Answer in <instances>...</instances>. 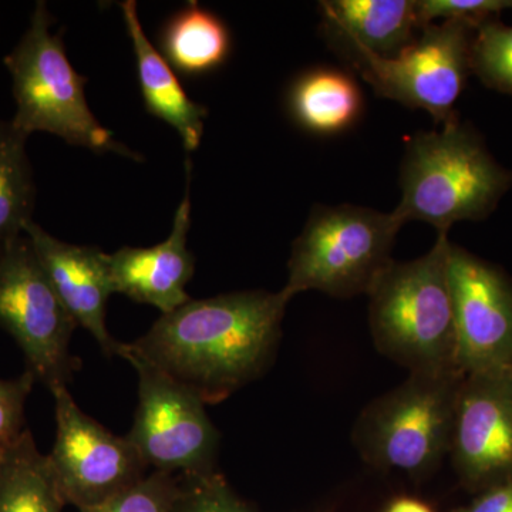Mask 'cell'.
Returning a JSON list of instances; mask_svg holds the SVG:
<instances>
[{
	"label": "cell",
	"mask_w": 512,
	"mask_h": 512,
	"mask_svg": "<svg viewBox=\"0 0 512 512\" xmlns=\"http://www.w3.org/2000/svg\"><path fill=\"white\" fill-rule=\"evenodd\" d=\"M289 301L282 291L191 299L130 346L205 404L222 402L274 359Z\"/></svg>",
	"instance_id": "6da1fadb"
},
{
	"label": "cell",
	"mask_w": 512,
	"mask_h": 512,
	"mask_svg": "<svg viewBox=\"0 0 512 512\" xmlns=\"http://www.w3.org/2000/svg\"><path fill=\"white\" fill-rule=\"evenodd\" d=\"M511 185V171L495 161L480 134L454 120L407 141L402 200L393 211L404 224L426 222L448 234L457 222L490 217Z\"/></svg>",
	"instance_id": "7a4b0ae2"
},
{
	"label": "cell",
	"mask_w": 512,
	"mask_h": 512,
	"mask_svg": "<svg viewBox=\"0 0 512 512\" xmlns=\"http://www.w3.org/2000/svg\"><path fill=\"white\" fill-rule=\"evenodd\" d=\"M448 247V235H437L427 254L393 261L367 293L376 349L410 373L460 370Z\"/></svg>",
	"instance_id": "3957f363"
},
{
	"label": "cell",
	"mask_w": 512,
	"mask_h": 512,
	"mask_svg": "<svg viewBox=\"0 0 512 512\" xmlns=\"http://www.w3.org/2000/svg\"><path fill=\"white\" fill-rule=\"evenodd\" d=\"M53 22L46 3L37 2L28 30L5 57L18 106L10 123L28 137L45 131L74 146L136 160L137 154L117 143L94 117L84 94L87 79L67 59L62 32H50Z\"/></svg>",
	"instance_id": "277c9868"
},
{
	"label": "cell",
	"mask_w": 512,
	"mask_h": 512,
	"mask_svg": "<svg viewBox=\"0 0 512 512\" xmlns=\"http://www.w3.org/2000/svg\"><path fill=\"white\" fill-rule=\"evenodd\" d=\"M460 370L416 372L367 404L352 440L370 466L420 477L450 454Z\"/></svg>",
	"instance_id": "5b68a950"
},
{
	"label": "cell",
	"mask_w": 512,
	"mask_h": 512,
	"mask_svg": "<svg viewBox=\"0 0 512 512\" xmlns=\"http://www.w3.org/2000/svg\"><path fill=\"white\" fill-rule=\"evenodd\" d=\"M403 225L394 211L316 207L293 242L282 292L289 299L308 291L333 298L367 295L394 261L393 245Z\"/></svg>",
	"instance_id": "8992f818"
},
{
	"label": "cell",
	"mask_w": 512,
	"mask_h": 512,
	"mask_svg": "<svg viewBox=\"0 0 512 512\" xmlns=\"http://www.w3.org/2000/svg\"><path fill=\"white\" fill-rule=\"evenodd\" d=\"M116 355L126 359L138 376V407L127 439L147 467L185 477L214 473L220 434L205 403L146 357L120 343Z\"/></svg>",
	"instance_id": "52a82bcc"
},
{
	"label": "cell",
	"mask_w": 512,
	"mask_h": 512,
	"mask_svg": "<svg viewBox=\"0 0 512 512\" xmlns=\"http://www.w3.org/2000/svg\"><path fill=\"white\" fill-rule=\"evenodd\" d=\"M0 326L16 340L36 380L50 390L67 386L76 365L69 346L77 325L26 234L0 251Z\"/></svg>",
	"instance_id": "ba28073f"
},
{
	"label": "cell",
	"mask_w": 512,
	"mask_h": 512,
	"mask_svg": "<svg viewBox=\"0 0 512 512\" xmlns=\"http://www.w3.org/2000/svg\"><path fill=\"white\" fill-rule=\"evenodd\" d=\"M393 57L353 50L363 79L384 99L410 109L426 110L436 123L457 120L458 97L471 73L474 26L464 20H443L426 26Z\"/></svg>",
	"instance_id": "9c48e42d"
},
{
	"label": "cell",
	"mask_w": 512,
	"mask_h": 512,
	"mask_svg": "<svg viewBox=\"0 0 512 512\" xmlns=\"http://www.w3.org/2000/svg\"><path fill=\"white\" fill-rule=\"evenodd\" d=\"M50 392L55 397L56 441L47 457L64 503L92 510L146 477L147 464L127 437L114 436L87 416L67 386Z\"/></svg>",
	"instance_id": "30bf717a"
},
{
	"label": "cell",
	"mask_w": 512,
	"mask_h": 512,
	"mask_svg": "<svg viewBox=\"0 0 512 512\" xmlns=\"http://www.w3.org/2000/svg\"><path fill=\"white\" fill-rule=\"evenodd\" d=\"M448 281L453 296L457 366L464 375L512 365V282L495 266L451 244Z\"/></svg>",
	"instance_id": "8fae6325"
},
{
	"label": "cell",
	"mask_w": 512,
	"mask_h": 512,
	"mask_svg": "<svg viewBox=\"0 0 512 512\" xmlns=\"http://www.w3.org/2000/svg\"><path fill=\"white\" fill-rule=\"evenodd\" d=\"M458 477L487 490L512 481V369L464 377L450 448Z\"/></svg>",
	"instance_id": "7c38bea8"
},
{
	"label": "cell",
	"mask_w": 512,
	"mask_h": 512,
	"mask_svg": "<svg viewBox=\"0 0 512 512\" xmlns=\"http://www.w3.org/2000/svg\"><path fill=\"white\" fill-rule=\"evenodd\" d=\"M25 234L76 325L86 329L106 355H116L120 342L111 338L106 326L107 301L114 293L109 255L97 247L60 241L33 221Z\"/></svg>",
	"instance_id": "4fadbf2b"
},
{
	"label": "cell",
	"mask_w": 512,
	"mask_h": 512,
	"mask_svg": "<svg viewBox=\"0 0 512 512\" xmlns=\"http://www.w3.org/2000/svg\"><path fill=\"white\" fill-rule=\"evenodd\" d=\"M187 190L175 212L168 238L151 248L124 247L109 255L114 293L154 306L161 315L191 301L185 286L194 275V256L187 247L191 225V163L187 161Z\"/></svg>",
	"instance_id": "5bb4252c"
},
{
	"label": "cell",
	"mask_w": 512,
	"mask_h": 512,
	"mask_svg": "<svg viewBox=\"0 0 512 512\" xmlns=\"http://www.w3.org/2000/svg\"><path fill=\"white\" fill-rule=\"evenodd\" d=\"M120 6L133 43L146 109L173 127L185 150L192 153L200 147L208 109L188 97L170 64L148 40L138 19L137 3L127 0Z\"/></svg>",
	"instance_id": "9a60e30c"
},
{
	"label": "cell",
	"mask_w": 512,
	"mask_h": 512,
	"mask_svg": "<svg viewBox=\"0 0 512 512\" xmlns=\"http://www.w3.org/2000/svg\"><path fill=\"white\" fill-rule=\"evenodd\" d=\"M320 5L330 29L353 50L379 57L402 52L420 28L416 0H332Z\"/></svg>",
	"instance_id": "2e32d148"
},
{
	"label": "cell",
	"mask_w": 512,
	"mask_h": 512,
	"mask_svg": "<svg viewBox=\"0 0 512 512\" xmlns=\"http://www.w3.org/2000/svg\"><path fill=\"white\" fill-rule=\"evenodd\" d=\"M160 45L161 55L177 72L201 76L228 59L231 36L217 15L191 2L165 23Z\"/></svg>",
	"instance_id": "e0dca14e"
},
{
	"label": "cell",
	"mask_w": 512,
	"mask_h": 512,
	"mask_svg": "<svg viewBox=\"0 0 512 512\" xmlns=\"http://www.w3.org/2000/svg\"><path fill=\"white\" fill-rule=\"evenodd\" d=\"M362 106V93L355 80L333 69L303 74L289 94L293 119L316 134L346 130L359 119Z\"/></svg>",
	"instance_id": "ac0fdd59"
},
{
	"label": "cell",
	"mask_w": 512,
	"mask_h": 512,
	"mask_svg": "<svg viewBox=\"0 0 512 512\" xmlns=\"http://www.w3.org/2000/svg\"><path fill=\"white\" fill-rule=\"evenodd\" d=\"M63 504L49 457L26 429L0 456V512H60Z\"/></svg>",
	"instance_id": "d6986e66"
},
{
	"label": "cell",
	"mask_w": 512,
	"mask_h": 512,
	"mask_svg": "<svg viewBox=\"0 0 512 512\" xmlns=\"http://www.w3.org/2000/svg\"><path fill=\"white\" fill-rule=\"evenodd\" d=\"M28 136L0 120V241L25 234L35 208V181L26 154Z\"/></svg>",
	"instance_id": "ffe728a7"
},
{
	"label": "cell",
	"mask_w": 512,
	"mask_h": 512,
	"mask_svg": "<svg viewBox=\"0 0 512 512\" xmlns=\"http://www.w3.org/2000/svg\"><path fill=\"white\" fill-rule=\"evenodd\" d=\"M471 73L490 89L512 96V26L490 18L474 28Z\"/></svg>",
	"instance_id": "44dd1931"
},
{
	"label": "cell",
	"mask_w": 512,
	"mask_h": 512,
	"mask_svg": "<svg viewBox=\"0 0 512 512\" xmlns=\"http://www.w3.org/2000/svg\"><path fill=\"white\" fill-rule=\"evenodd\" d=\"M180 488L173 474L154 471L106 503L84 512H173Z\"/></svg>",
	"instance_id": "7402d4cb"
},
{
	"label": "cell",
	"mask_w": 512,
	"mask_h": 512,
	"mask_svg": "<svg viewBox=\"0 0 512 512\" xmlns=\"http://www.w3.org/2000/svg\"><path fill=\"white\" fill-rule=\"evenodd\" d=\"M173 512H252L232 493L220 474L187 477Z\"/></svg>",
	"instance_id": "603a6c76"
},
{
	"label": "cell",
	"mask_w": 512,
	"mask_h": 512,
	"mask_svg": "<svg viewBox=\"0 0 512 512\" xmlns=\"http://www.w3.org/2000/svg\"><path fill=\"white\" fill-rule=\"evenodd\" d=\"M416 10L421 29L436 19L464 20L476 28L504 10H512V0H416Z\"/></svg>",
	"instance_id": "cb8c5ba5"
},
{
	"label": "cell",
	"mask_w": 512,
	"mask_h": 512,
	"mask_svg": "<svg viewBox=\"0 0 512 512\" xmlns=\"http://www.w3.org/2000/svg\"><path fill=\"white\" fill-rule=\"evenodd\" d=\"M36 377L25 372L16 379H0V456L25 431V404Z\"/></svg>",
	"instance_id": "d4e9b609"
},
{
	"label": "cell",
	"mask_w": 512,
	"mask_h": 512,
	"mask_svg": "<svg viewBox=\"0 0 512 512\" xmlns=\"http://www.w3.org/2000/svg\"><path fill=\"white\" fill-rule=\"evenodd\" d=\"M457 512H512V481L483 490L473 503Z\"/></svg>",
	"instance_id": "484cf974"
},
{
	"label": "cell",
	"mask_w": 512,
	"mask_h": 512,
	"mask_svg": "<svg viewBox=\"0 0 512 512\" xmlns=\"http://www.w3.org/2000/svg\"><path fill=\"white\" fill-rule=\"evenodd\" d=\"M384 512H434L429 505L416 498L402 497L389 504Z\"/></svg>",
	"instance_id": "4316f807"
},
{
	"label": "cell",
	"mask_w": 512,
	"mask_h": 512,
	"mask_svg": "<svg viewBox=\"0 0 512 512\" xmlns=\"http://www.w3.org/2000/svg\"><path fill=\"white\" fill-rule=\"evenodd\" d=\"M3 245H5V242L0 241V251H2Z\"/></svg>",
	"instance_id": "83f0119b"
},
{
	"label": "cell",
	"mask_w": 512,
	"mask_h": 512,
	"mask_svg": "<svg viewBox=\"0 0 512 512\" xmlns=\"http://www.w3.org/2000/svg\"><path fill=\"white\" fill-rule=\"evenodd\" d=\"M511 369H512V365H511Z\"/></svg>",
	"instance_id": "f1b7e54d"
}]
</instances>
